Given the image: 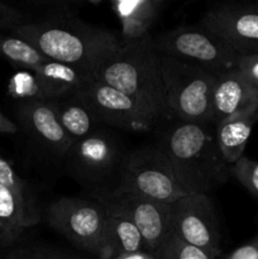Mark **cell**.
I'll use <instances>...</instances> for the list:
<instances>
[{
    "label": "cell",
    "mask_w": 258,
    "mask_h": 259,
    "mask_svg": "<svg viewBox=\"0 0 258 259\" xmlns=\"http://www.w3.org/2000/svg\"><path fill=\"white\" fill-rule=\"evenodd\" d=\"M172 232L211 258L222 254V233L209 195L187 194L171 202Z\"/></svg>",
    "instance_id": "9c48e42d"
},
{
    "label": "cell",
    "mask_w": 258,
    "mask_h": 259,
    "mask_svg": "<svg viewBox=\"0 0 258 259\" xmlns=\"http://www.w3.org/2000/svg\"><path fill=\"white\" fill-rule=\"evenodd\" d=\"M91 76L132 99L154 128L175 120L164 94L159 55L152 34L138 42L120 45Z\"/></svg>",
    "instance_id": "7a4b0ae2"
},
{
    "label": "cell",
    "mask_w": 258,
    "mask_h": 259,
    "mask_svg": "<svg viewBox=\"0 0 258 259\" xmlns=\"http://www.w3.org/2000/svg\"><path fill=\"white\" fill-rule=\"evenodd\" d=\"M30 20L32 19L27 17V14L23 13L22 10L0 3V28L2 29H8L9 32H12L13 29L30 22Z\"/></svg>",
    "instance_id": "d4e9b609"
},
{
    "label": "cell",
    "mask_w": 258,
    "mask_h": 259,
    "mask_svg": "<svg viewBox=\"0 0 258 259\" xmlns=\"http://www.w3.org/2000/svg\"><path fill=\"white\" fill-rule=\"evenodd\" d=\"M18 118L30 138L46 152L63 162L73 144L63 131L48 100H24L18 105Z\"/></svg>",
    "instance_id": "4fadbf2b"
},
{
    "label": "cell",
    "mask_w": 258,
    "mask_h": 259,
    "mask_svg": "<svg viewBox=\"0 0 258 259\" xmlns=\"http://www.w3.org/2000/svg\"><path fill=\"white\" fill-rule=\"evenodd\" d=\"M0 58L24 70H33L48 61L32 46L13 35H0Z\"/></svg>",
    "instance_id": "44dd1931"
},
{
    "label": "cell",
    "mask_w": 258,
    "mask_h": 259,
    "mask_svg": "<svg viewBox=\"0 0 258 259\" xmlns=\"http://www.w3.org/2000/svg\"><path fill=\"white\" fill-rule=\"evenodd\" d=\"M0 185L12 190L23 202L30 217L37 223L39 222V212L37 210V204H35L33 192L30 191L27 182L13 168L12 164L2 156H0Z\"/></svg>",
    "instance_id": "7402d4cb"
},
{
    "label": "cell",
    "mask_w": 258,
    "mask_h": 259,
    "mask_svg": "<svg viewBox=\"0 0 258 259\" xmlns=\"http://www.w3.org/2000/svg\"><path fill=\"white\" fill-rule=\"evenodd\" d=\"M163 0H114L111 8L120 22V43L138 42L151 35Z\"/></svg>",
    "instance_id": "9a60e30c"
},
{
    "label": "cell",
    "mask_w": 258,
    "mask_h": 259,
    "mask_svg": "<svg viewBox=\"0 0 258 259\" xmlns=\"http://www.w3.org/2000/svg\"><path fill=\"white\" fill-rule=\"evenodd\" d=\"M154 259H214L204 250L187 244L174 232L153 254Z\"/></svg>",
    "instance_id": "603a6c76"
},
{
    "label": "cell",
    "mask_w": 258,
    "mask_h": 259,
    "mask_svg": "<svg viewBox=\"0 0 258 259\" xmlns=\"http://www.w3.org/2000/svg\"><path fill=\"white\" fill-rule=\"evenodd\" d=\"M30 71L34 76L37 100H55L73 95L83 78L89 76L71 66L50 60Z\"/></svg>",
    "instance_id": "ac0fdd59"
},
{
    "label": "cell",
    "mask_w": 258,
    "mask_h": 259,
    "mask_svg": "<svg viewBox=\"0 0 258 259\" xmlns=\"http://www.w3.org/2000/svg\"><path fill=\"white\" fill-rule=\"evenodd\" d=\"M93 200L100 202L105 210L104 253L101 259H114L120 255L143 250L142 235L132 220L106 200Z\"/></svg>",
    "instance_id": "2e32d148"
},
{
    "label": "cell",
    "mask_w": 258,
    "mask_h": 259,
    "mask_svg": "<svg viewBox=\"0 0 258 259\" xmlns=\"http://www.w3.org/2000/svg\"><path fill=\"white\" fill-rule=\"evenodd\" d=\"M48 101L52 104L61 126L73 142L96 131L98 123L75 94Z\"/></svg>",
    "instance_id": "d6986e66"
},
{
    "label": "cell",
    "mask_w": 258,
    "mask_h": 259,
    "mask_svg": "<svg viewBox=\"0 0 258 259\" xmlns=\"http://www.w3.org/2000/svg\"><path fill=\"white\" fill-rule=\"evenodd\" d=\"M232 177L237 179L253 196L258 199V162L243 156L230 166Z\"/></svg>",
    "instance_id": "cb8c5ba5"
},
{
    "label": "cell",
    "mask_w": 258,
    "mask_h": 259,
    "mask_svg": "<svg viewBox=\"0 0 258 259\" xmlns=\"http://www.w3.org/2000/svg\"><path fill=\"white\" fill-rule=\"evenodd\" d=\"M35 224L37 222L30 217L19 197L0 185V232L5 243H14L27 228Z\"/></svg>",
    "instance_id": "ffe728a7"
},
{
    "label": "cell",
    "mask_w": 258,
    "mask_h": 259,
    "mask_svg": "<svg viewBox=\"0 0 258 259\" xmlns=\"http://www.w3.org/2000/svg\"><path fill=\"white\" fill-rule=\"evenodd\" d=\"M51 259H88V258H83L77 254H72V253H63V252H57V250H56L55 254L51 257Z\"/></svg>",
    "instance_id": "f546056e"
},
{
    "label": "cell",
    "mask_w": 258,
    "mask_h": 259,
    "mask_svg": "<svg viewBox=\"0 0 258 259\" xmlns=\"http://www.w3.org/2000/svg\"><path fill=\"white\" fill-rule=\"evenodd\" d=\"M159 137L158 144L168 157L177 182L185 194L209 195L232 177L210 125L174 120Z\"/></svg>",
    "instance_id": "3957f363"
},
{
    "label": "cell",
    "mask_w": 258,
    "mask_h": 259,
    "mask_svg": "<svg viewBox=\"0 0 258 259\" xmlns=\"http://www.w3.org/2000/svg\"><path fill=\"white\" fill-rule=\"evenodd\" d=\"M235 68L258 90V55L240 56Z\"/></svg>",
    "instance_id": "484cf974"
},
{
    "label": "cell",
    "mask_w": 258,
    "mask_h": 259,
    "mask_svg": "<svg viewBox=\"0 0 258 259\" xmlns=\"http://www.w3.org/2000/svg\"><path fill=\"white\" fill-rule=\"evenodd\" d=\"M211 103V125H215L258 103V90L234 68L217 77Z\"/></svg>",
    "instance_id": "5bb4252c"
},
{
    "label": "cell",
    "mask_w": 258,
    "mask_h": 259,
    "mask_svg": "<svg viewBox=\"0 0 258 259\" xmlns=\"http://www.w3.org/2000/svg\"><path fill=\"white\" fill-rule=\"evenodd\" d=\"M47 224L78 249L101 259L104 253L105 210L99 201L60 197L45 211Z\"/></svg>",
    "instance_id": "ba28073f"
},
{
    "label": "cell",
    "mask_w": 258,
    "mask_h": 259,
    "mask_svg": "<svg viewBox=\"0 0 258 259\" xmlns=\"http://www.w3.org/2000/svg\"><path fill=\"white\" fill-rule=\"evenodd\" d=\"M157 53L194 63L215 76L237 67L240 56L218 34L201 24L184 25L152 35Z\"/></svg>",
    "instance_id": "8992f818"
},
{
    "label": "cell",
    "mask_w": 258,
    "mask_h": 259,
    "mask_svg": "<svg viewBox=\"0 0 258 259\" xmlns=\"http://www.w3.org/2000/svg\"><path fill=\"white\" fill-rule=\"evenodd\" d=\"M56 250L51 248L34 245V247H23L14 250L12 254L4 259H51Z\"/></svg>",
    "instance_id": "4316f807"
},
{
    "label": "cell",
    "mask_w": 258,
    "mask_h": 259,
    "mask_svg": "<svg viewBox=\"0 0 258 259\" xmlns=\"http://www.w3.org/2000/svg\"><path fill=\"white\" fill-rule=\"evenodd\" d=\"M115 186L162 204L187 195L177 182L168 157L157 143L124 154Z\"/></svg>",
    "instance_id": "5b68a950"
},
{
    "label": "cell",
    "mask_w": 258,
    "mask_h": 259,
    "mask_svg": "<svg viewBox=\"0 0 258 259\" xmlns=\"http://www.w3.org/2000/svg\"><path fill=\"white\" fill-rule=\"evenodd\" d=\"M258 120V103L215 124V139L228 164H234L244 156L252 129Z\"/></svg>",
    "instance_id": "e0dca14e"
},
{
    "label": "cell",
    "mask_w": 258,
    "mask_h": 259,
    "mask_svg": "<svg viewBox=\"0 0 258 259\" xmlns=\"http://www.w3.org/2000/svg\"><path fill=\"white\" fill-rule=\"evenodd\" d=\"M199 24L222 37L239 56L258 55V4L210 8Z\"/></svg>",
    "instance_id": "7c38bea8"
},
{
    "label": "cell",
    "mask_w": 258,
    "mask_h": 259,
    "mask_svg": "<svg viewBox=\"0 0 258 259\" xmlns=\"http://www.w3.org/2000/svg\"><path fill=\"white\" fill-rule=\"evenodd\" d=\"M114 259H154V257L153 254H151V253H147L144 252V250H141V252L131 253V254H124Z\"/></svg>",
    "instance_id": "f1b7e54d"
},
{
    "label": "cell",
    "mask_w": 258,
    "mask_h": 259,
    "mask_svg": "<svg viewBox=\"0 0 258 259\" xmlns=\"http://www.w3.org/2000/svg\"><path fill=\"white\" fill-rule=\"evenodd\" d=\"M89 197L106 200L131 219L141 233L144 252L154 254L171 235V204L153 201L116 186L91 194Z\"/></svg>",
    "instance_id": "8fae6325"
},
{
    "label": "cell",
    "mask_w": 258,
    "mask_h": 259,
    "mask_svg": "<svg viewBox=\"0 0 258 259\" xmlns=\"http://www.w3.org/2000/svg\"><path fill=\"white\" fill-rule=\"evenodd\" d=\"M124 154L115 136L96 129L85 138L73 142L63 164L68 176L91 195L114 187L111 180L118 179Z\"/></svg>",
    "instance_id": "52a82bcc"
},
{
    "label": "cell",
    "mask_w": 258,
    "mask_h": 259,
    "mask_svg": "<svg viewBox=\"0 0 258 259\" xmlns=\"http://www.w3.org/2000/svg\"><path fill=\"white\" fill-rule=\"evenodd\" d=\"M18 132V126L14 121L0 113V134H14Z\"/></svg>",
    "instance_id": "83f0119b"
},
{
    "label": "cell",
    "mask_w": 258,
    "mask_h": 259,
    "mask_svg": "<svg viewBox=\"0 0 258 259\" xmlns=\"http://www.w3.org/2000/svg\"><path fill=\"white\" fill-rule=\"evenodd\" d=\"M159 65L175 120L211 125V98L218 76L194 63L162 55Z\"/></svg>",
    "instance_id": "277c9868"
},
{
    "label": "cell",
    "mask_w": 258,
    "mask_h": 259,
    "mask_svg": "<svg viewBox=\"0 0 258 259\" xmlns=\"http://www.w3.org/2000/svg\"><path fill=\"white\" fill-rule=\"evenodd\" d=\"M75 95L88 108L98 124L133 133H146L154 129L148 116L132 99L116 89L86 76Z\"/></svg>",
    "instance_id": "30bf717a"
},
{
    "label": "cell",
    "mask_w": 258,
    "mask_h": 259,
    "mask_svg": "<svg viewBox=\"0 0 258 259\" xmlns=\"http://www.w3.org/2000/svg\"><path fill=\"white\" fill-rule=\"evenodd\" d=\"M0 244H4V245H7V243H5V239H4V237H3L2 232H0Z\"/></svg>",
    "instance_id": "4dcf8cb0"
},
{
    "label": "cell",
    "mask_w": 258,
    "mask_h": 259,
    "mask_svg": "<svg viewBox=\"0 0 258 259\" xmlns=\"http://www.w3.org/2000/svg\"><path fill=\"white\" fill-rule=\"evenodd\" d=\"M10 35L24 40L47 60L91 76L120 47V37L90 24L76 12L46 15L15 28Z\"/></svg>",
    "instance_id": "6da1fadb"
}]
</instances>
